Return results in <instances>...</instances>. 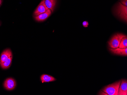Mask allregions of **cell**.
<instances>
[{
  "label": "cell",
  "mask_w": 127,
  "mask_h": 95,
  "mask_svg": "<svg viewBox=\"0 0 127 95\" xmlns=\"http://www.w3.org/2000/svg\"><path fill=\"white\" fill-rule=\"evenodd\" d=\"M16 86V82L13 78H9L4 81L3 86L6 90H13Z\"/></svg>",
  "instance_id": "4"
},
{
  "label": "cell",
  "mask_w": 127,
  "mask_h": 95,
  "mask_svg": "<svg viewBox=\"0 0 127 95\" xmlns=\"http://www.w3.org/2000/svg\"><path fill=\"white\" fill-rule=\"evenodd\" d=\"M52 12L50 9H48L46 12L42 14H40L37 16H35L34 18L36 21L38 22H42L47 19L51 15Z\"/></svg>",
  "instance_id": "7"
},
{
  "label": "cell",
  "mask_w": 127,
  "mask_h": 95,
  "mask_svg": "<svg viewBox=\"0 0 127 95\" xmlns=\"http://www.w3.org/2000/svg\"><path fill=\"white\" fill-rule=\"evenodd\" d=\"M127 95V81L126 80H121L118 89L117 95Z\"/></svg>",
  "instance_id": "6"
},
{
  "label": "cell",
  "mask_w": 127,
  "mask_h": 95,
  "mask_svg": "<svg viewBox=\"0 0 127 95\" xmlns=\"http://www.w3.org/2000/svg\"><path fill=\"white\" fill-rule=\"evenodd\" d=\"M127 36L122 33H117L112 37L108 42L109 47L112 49H116L119 47L122 38Z\"/></svg>",
  "instance_id": "2"
},
{
  "label": "cell",
  "mask_w": 127,
  "mask_h": 95,
  "mask_svg": "<svg viewBox=\"0 0 127 95\" xmlns=\"http://www.w3.org/2000/svg\"><path fill=\"white\" fill-rule=\"evenodd\" d=\"M12 56V53L10 49L5 50L1 54L0 57V64L3 63L10 57Z\"/></svg>",
  "instance_id": "8"
},
{
  "label": "cell",
  "mask_w": 127,
  "mask_h": 95,
  "mask_svg": "<svg viewBox=\"0 0 127 95\" xmlns=\"http://www.w3.org/2000/svg\"><path fill=\"white\" fill-rule=\"evenodd\" d=\"M12 58L13 57H11L3 63L0 64V66L3 69H6L10 67L12 63Z\"/></svg>",
  "instance_id": "12"
},
{
  "label": "cell",
  "mask_w": 127,
  "mask_h": 95,
  "mask_svg": "<svg viewBox=\"0 0 127 95\" xmlns=\"http://www.w3.org/2000/svg\"><path fill=\"white\" fill-rule=\"evenodd\" d=\"M121 81L108 85L103 89L102 92L105 95H117Z\"/></svg>",
  "instance_id": "1"
},
{
  "label": "cell",
  "mask_w": 127,
  "mask_h": 95,
  "mask_svg": "<svg viewBox=\"0 0 127 95\" xmlns=\"http://www.w3.org/2000/svg\"><path fill=\"white\" fill-rule=\"evenodd\" d=\"M121 3L124 5L127 6V0H121Z\"/></svg>",
  "instance_id": "15"
},
{
  "label": "cell",
  "mask_w": 127,
  "mask_h": 95,
  "mask_svg": "<svg viewBox=\"0 0 127 95\" xmlns=\"http://www.w3.org/2000/svg\"><path fill=\"white\" fill-rule=\"evenodd\" d=\"M109 50L114 54L127 56V48L121 49L118 47L116 49H112L110 48L109 49Z\"/></svg>",
  "instance_id": "9"
},
{
  "label": "cell",
  "mask_w": 127,
  "mask_h": 95,
  "mask_svg": "<svg viewBox=\"0 0 127 95\" xmlns=\"http://www.w3.org/2000/svg\"><path fill=\"white\" fill-rule=\"evenodd\" d=\"M45 3L46 7L48 9L53 12L54 8L56 4L57 0H44Z\"/></svg>",
  "instance_id": "11"
},
{
  "label": "cell",
  "mask_w": 127,
  "mask_h": 95,
  "mask_svg": "<svg viewBox=\"0 0 127 95\" xmlns=\"http://www.w3.org/2000/svg\"><path fill=\"white\" fill-rule=\"evenodd\" d=\"M48 9V8L45 5V0H42L35 11L34 15L35 16H37L40 14H42L46 12Z\"/></svg>",
  "instance_id": "5"
},
{
  "label": "cell",
  "mask_w": 127,
  "mask_h": 95,
  "mask_svg": "<svg viewBox=\"0 0 127 95\" xmlns=\"http://www.w3.org/2000/svg\"><path fill=\"white\" fill-rule=\"evenodd\" d=\"M115 12L121 19L127 22V6L124 5L121 2L118 3L115 9Z\"/></svg>",
  "instance_id": "3"
},
{
  "label": "cell",
  "mask_w": 127,
  "mask_h": 95,
  "mask_svg": "<svg viewBox=\"0 0 127 95\" xmlns=\"http://www.w3.org/2000/svg\"><path fill=\"white\" fill-rule=\"evenodd\" d=\"M89 25V23L87 21H85L83 22V25L85 27H87Z\"/></svg>",
  "instance_id": "14"
},
{
  "label": "cell",
  "mask_w": 127,
  "mask_h": 95,
  "mask_svg": "<svg viewBox=\"0 0 127 95\" xmlns=\"http://www.w3.org/2000/svg\"><path fill=\"white\" fill-rule=\"evenodd\" d=\"M40 80L42 83H48L52 82L56 80V79L53 76L47 74H43L40 76Z\"/></svg>",
  "instance_id": "10"
},
{
  "label": "cell",
  "mask_w": 127,
  "mask_h": 95,
  "mask_svg": "<svg viewBox=\"0 0 127 95\" xmlns=\"http://www.w3.org/2000/svg\"><path fill=\"white\" fill-rule=\"evenodd\" d=\"M119 48L121 49L127 48V37L123 38L121 41L119 45Z\"/></svg>",
  "instance_id": "13"
},
{
  "label": "cell",
  "mask_w": 127,
  "mask_h": 95,
  "mask_svg": "<svg viewBox=\"0 0 127 95\" xmlns=\"http://www.w3.org/2000/svg\"><path fill=\"white\" fill-rule=\"evenodd\" d=\"M2 0H0V6L1 5V4H2Z\"/></svg>",
  "instance_id": "16"
}]
</instances>
